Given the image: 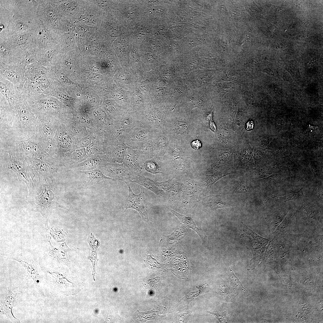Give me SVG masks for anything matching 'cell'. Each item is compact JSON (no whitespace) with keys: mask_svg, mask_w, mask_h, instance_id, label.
<instances>
[{"mask_svg":"<svg viewBox=\"0 0 323 323\" xmlns=\"http://www.w3.org/2000/svg\"><path fill=\"white\" fill-rule=\"evenodd\" d=\"M73 118L80 126L88 130L94 131L96 129L89 116L84 111L78 113Z\"/></svg>","mask_w":323,"mask_h":323,"instance_id":"36","label":"cell"},{"mask_svg":"<svg viewBox=\"0 0 323 323\" xmlns=\"http://www.w3.org/2000/svg\"><path fill=\"white\" fill-rule=\"evenodd\" d=\"M19 293L18 287L11 286L10 285L0 299L1 313L5 316L13 323H20L19 320L14 316L12 311L13 307H15L16 300Z\"/></svg>","mask_w":323,"mask_h":323,"instance_id":"15","label":"cell"},{"mask_svg":"<svg viewBox=\"0 0 323 323\" xmlns=\"http://www.w3.org/2000/svg\"><path fill=\"white\" fill-rule=\"evenodd\" d=\"M153 132L152 127L140 122L116 139L127 147L136 149L144 143L152 139Z\"/></svg>","mask_w":323,"mask_h":323,"instance_id":"8","label":"cell"},{"mask_svg":"<svg viewBox=\"0 0 323 323\" xmlns=\"http://www.w3.org/2000/svg\"><path fill=\"white\" fill-rule=\"evenodd\" d=\"M209 125L210 127L212 130L213 131L215 132L216 130V126L214 123L211 120L210 121Z\"/></svg>","mask_w":323,"mask_h":323,"instance_id":"49","label":"cell"},{"mask_svg":"<svg viewBox=\"0 0 323 323\" xmlns=\"http://www.w3.org/2000/svg\"><path fill=\"white\" fill-rule=\"evenodd\" d=\"M214 201L209 204V207L213 209L217 208H224L227 206L225 204L221 201Z\"/></svg>","mask_w":323,"mask_h":323,"instance_id":"46","label":"cell"},{"mask_svg":"<svg viewBox=\"0 0 323 323\" xmlns=\"http://www.w3.org/2000/svg\"><path fill=\"white\" fill-rule=\"evenodd\" d=\"M221 177V175L218 174L208 176H206V181L208 185H211Z\"/></svg>","mask_w":323,"mask_h":323,"instance_id":"45","label":"cell"},{"mask_svg":"<svg viewBox=\"0 0 323 323\" xmlns=\"http://www.w3.org/2000/svg\"><path fill=\"white\" fill-rule=\"evenodd\" d=\"M108 163L105 154L97 155L89 157L69 169L76 171H89L100 169Z\"/></svg>","mask_w":323,"mask_h":323,"instance_id":"20","label":"cell"},{"mask_svg":"<svg viewBox=\"0 0 323 323\" xmlns=\"http://www.w3.org/2000/svg\"><path fill=\"white\" fill-rule=\"evenodd\" d=\"M8 37L12 46L23 51L33 42V33L10 34Z\"/></svg>","mask_w":323,"mask_h":323,"instance_id":"31","label":"cell"},{"mask_svg":"<svg viewBox=\"0 0 323 323\" xmlns=\"http://www.w3.org/2000/svg\"><path fill=\"white\" fill-rule=\"evenodd\" d=\"M65 124L75 135L78 140L87 136L88 129L79 124L74 118H71Z\"/></svg>","mask_w":323,"mask_h":323,"instance_id":"35","label":"cell"},{"mask_svg":"<svg viewBox=\"0 0 323 323\" xmlns=\"http://www.w3.org/2000/svg\"><path fill=\"white\" fill-rule=\"evenodd\" d=\"M25 76L31 81L49 82L47 68L38 62L26 66Z\"/></svg>","mask_w":323,"mask_h":323,"instance_id":"23","label":"cell"},{"mask_svg":"<svg viewBox=\"0 0 323 323\" xmlns=\"http://www.w3.org/2000/svg\"><path fill=\"white\" fill-rule=\"evenodd\" d=\"M0 34L8 33L7 26L13 13L0 6Z\"/></svg>","mask_w":323,"mask_h":323,"instance_id":"37","label":"cell"},{"mask_svg":"<svg viewBox=\"0 0 323 323\" xmlns=\"http://www.w3.org/2000/svg\"><path fill=\"white\" fill-rule=\"evenodd\" d=\"M37 15L42 21L45 27L51 32L55 31L57 25V18L54 1L38 0Z\"/></svg>","mask_w":323,"mask_h":323,"instance_id":"13","label":"cell"},{"mask_svg":"<svg viewBox=\"0 0 323 323\" xmlns=\"http://www.w3.org/2000/svg\"><path fill=\"white\" fill-rule=\"evenodd\" d=\"M139 156L136 150L127 146L123 163L131 171L138 174H140L142 169L139 164Z\"/></svg>","mask_w":323,"mask_h":323,"instance_id":"27","label":"cell"},{"mask_svg":"<svg viewBox=\"0 0 323 323\" xmlns=\"http://www.w3.org/2000/svg\"><path fill=\"white\" fill-rule=\"evenodd\" d=\"M25 98L36 117L40 115H49L64 124L71 118L66 106L52 95L35 94L27 95Z\"/></svg>","mask_w":323,"mask_h":323,"instance_id":"1","label":"cell"},{"mask_svg":"<svg viewBox=\"0 0 323 323\" xmlns=\"http://www.w3.org/2000/svg\"><path fill=\"white\" fill-rule=\"evenodd\" d=\"M136 150L139 155H147L153 156V155L154 147L152 139L144 143Z\"/></svg>","mask_w":323,"mask_h":323,"instance_id":"41","label":"cell"},{"mask_svg":"<svg viewBox=\"0 0 323 323\" xmlns=\"http://www.w3.org/2000/svg\"><path fill=\"white\" fill-rule=\"evenodd\" d=\"M89 116L96 129L105 130L113 121L110 116H107L106 112L101 109H95L92 112L91 115Z\"/></svg>","mask_w":323,"mask_h":323,"instance_id":"26","label":"cell"},{"mask_svg":"<svg viewBox=\"0 0 323 323\" xmlns=\"http://www.w3.org/2000/svg\"><path fill=\"white\" fill-rule=\"evenodd\" d=\"M139 123L137 113H127L123 115L119 119L113 121L112 124L105 131L112 144L119 136Z\"/></svg>","mask_w":323,"mask_h":323,"instance_id":"9","label":"cell"},{"mask_svg":"<svg viewBox=\"0 0 323 323\" xmlns=\"http://www.w3.org/2000/svg\"><path fill=\"white\" fill-rule=\"evenodd\" d=\"M15 115V113L10 108L6 98L0 94V138L9 135Z\"/></svg>","mask_w":323,"mask_h":323,"instance_id":"17","label":"cell"},{"mask_svg":"<svg viewBox=\"0 0 323 323\" xmlns=\"http://www.w3.org/2000/svg\"><path fill=\"white\" fill-rule=\"evenodd\" d=\"M40 20L37 13H14L9 22L8 33L13 34L33 33Z\"/></svg>","mask_w":323,"mask_h":323,"instance_id":"7","label":"cell"},{"mask_svg":"<svg viewBox=\"0 0 323 323\" xmlns=\"http://www.w3.org/2000/svg\"><path fill=\"white\" fill-rule=\"evenodd\" d=\"M37 118L36 140L50 154L52 144L60 122L54 118L48 115H39Z\"/></svg>","mask_w":323,"mask_h":323,"instance_id":"6","label":"cell"},{"mask_svg":"<svg viewBox=\"0 0 323 323\" xmlns=\"http://www.w3.org/2000/svg\"><path fill=\"white\" fill-rule=\"evenodd\" d=\"M58 50L57 46L53 43L48 44L46 47L40 49L38 62L47 68L53 66L56 60Z\"/></svg>","mask_w":323,"mask_h":323,"instance_id":"24","label":"cell"},{"mask_svg":"<svg viewBox=\"0 0 323 323\" xmlns=\"http://www.w3.org/2000/svg\"><path fill=\"white\" fill-rule=\"evenodd\" d=\"M127 146L116 139L106 149L105 155L110 163H123Z\"/></svg>","mask_w":323,"mask_h":323,"instance_id":"22","label":"cell"},{"mask_svg":"<svg viewBox=\"0 0 323 323\" xmlns=\"http://www.w3.org/2000/svg\"><path fill=\"white\" fill-rule=\"evenodd\" d=\"M130 182H136L146 188L159 196L165 197V192L156 185L154 182L149 178L134 173Z\"/></svg>","mask_w":323,"mask_h":323,"instance_id":"28","label":"cell"},{"mask_svg":"<svg viewBox=\"0 0 323 323\" xmlns=\"http://www.w3.org/2000/svg\"><path fill=\"white\" fill-rule=\"evenodd\" d=\"M37 120L26 98L15 113L11 129L7 138L19 140L36 139Z\"/></svg>","mask_w":323,"mask_h":323,"instance_id":"2","label":"cell"},{"mask_svg":"<svg viewBox=\"0 0 323 323\" xmlns=\"http://www.w3.org/2000/svg\"><path fill=\"white\" fill-rule=\"evenodd\" d=\"M26 67L22 62L16 65H7L0 62V76L13 83L22 92L27 80L25 76Z\"/></svg>","mask_w":323,"mask_h":323,"instance_id":"10","label":"cell"},{"mask_svg":"<svg viewBox=\"0 0 323 323\" xmlns=\"http://www.w3.org/2000/svg\"><path fill=\"white\" fill-rule=\"evenodd\" d=\"M0 6L13 14L37 13L38 0H0Z\"/></svg>","mask_w":323,"mask_h":323,"instance_id":"16","label":"cell"},{"mask_svg":"<svg viewBox=\"0 0 323 323\" xmlns=\"http://www.w3.org/2000/svg\"><path fill=\"white\" fill-rule=\"evenodd\" d=\"M88 158L86 148H81L73 150L62 155L58 160L61 166L69 168Z\"/></svg>","mask_w":323,"mask_h":323,"instance_id":"21","label":"cell"},{"mask_svg":"<svg viewBox=\"0 0 323 323\" xmlns=\"http://www.w3.org/2000/svg\"><path fill=\"white\" fill-rule=\"evenodd\" d=\"M87 241L92 249V258L93 266L94 268L97 261L96 251L98 247L100 245V242L98 239L95 237L94 236L92 233H91V235L89 236Z\"/></svg>","mask_w":323,"mask_h":323,"instance_id":"38","label":"cell"},{"mask_svg":"<svg viewBox=\"0 0 323 323\" xmlns=\"http://www.w3.org/2000/svg\"><path fill=\"white\" fill-rule=\"evenodd\" d=\"M0 150L9 151L25 159H38L52 164L56 161V158L46 151L36 139L19 140L2 138L0 139Z\"/></svg>","mask_w":323,"mask_h":323,"instance_id":"3","label":"cell"},{"mask_svg":"<svg viewBox=\"0 0 323 323\" xmlns=\"http://www.w3.org/2000/svg\"><path fill=\"white\" fill-rule=\"evenodd\" d=\"M4 151L8 153L10 159L11 163L8 165V168L15 171L18 175L19 179L23 181L28 185V180L25 173V159L18 157L9 151Z\"/></svg>","mask_w":323,"mask_h":323,"instance_id":"29","label":"cell"},{"mask_svg":"<svg viewBox=\"0 0 323 323\" xmlns=\"http://www.w3.org/2000/svg\"><path fill=\"white\" fill-rule=\"evenodd\" d=\"M39 50V48L33 41L23 51V57L22 62L26 66L35 62H38Z\"/></svg>","mask_w":323,"mask_h":323,"instance_id":"34","label":"cell"},{"mask_svg":"<svg viewBox=\"0 0 323 323\" xmlns=\"http://www.w3.org/2000/svg\"><path fill=\"white\" fill-rule=\"evenodd\" d=\"M254 127V123L253 121H250L248 122L246 125V128L248 130L252 129Z\"/></svg>","mask_w":323,"mask_h":323,"instance_id":"48","label":"cell"},{"mask_svg":"<svg viewBox=\"0 0 323 323\" xmlns=\"http://www.w3.org/2000/svg\"><path fill=\"white\" fill-rule=\"evenodd\" d=\"M77 172L81 175L86 183L89 185L97 184L105 180L113 179L104 175L100 169L89 171Z\"/></svg>","mask_w":323,"mask_h":323,"instance_id":"32","label":"cell"},{"mask_svg":"<svg viewBox=\"0 0 323 323\" xmlns=\"http://www.w3.org/2000/svg\"><path fill=\"white\" fill-rule=\"evenodd\" d=\"M144 166L148 172L153 174L162 173V169L153 158L147 159L144 162Z\"/></svg>","mask_w":323,"mask_h":323,"instance_id":"39","label":"cell"},{"mask_svg":"<svg viewBox=\"0 0 323 323\" xmlns=\"http://www.w3.org/2000/svg\"><path fill=\"white\" fill-rule=\"evenodd\" d=\"M169 210L178 217L182 223L194 231L199 235L202 242L205 244H207V236L201 229L197 227L191 217L180 214L170 208L169 209Z\"/></svg>","mask_w":323,"mask_h":323,"instance_id":"33","label":"cell"},{"mask_svg":"<svg viewBox=\"0 0 323 323\" xmlns=\"http://www.w3.org/2000/svg\"><path fill=\"white\" fill-rule=\"evenodd\" d=\"M33 38L40 49L46 47L49 43L55 42L51 31L45 27L43 22L40 19L38 27L33 33Z\"/></svg>","mask_w":323,"mask_h":323,"instance_id":"25","label":"cell"},{"mask_svg":"<svg viewBox=\"0 0 323 323\" xmlns=\"http://www.w3.org/2000/svg\"><path fill=\"white\" fill-rule=\"evenodd\" d=\"M8 34H0V62L7 65L20 64L23 61V51L12 46Z\"/></svg>","mask_w":323,"mask_h":323,"instance_id":"11","label":"cell"},{"mask_svg":"<svg viewBox=\"0 0 323 323\" xmlns=\"http://www.w3.org/2000/svg\"><path fill=\"white\" fill-rule=\"evenodd\" d=\"M156 185L164 191L169 192L174 186L175 181L173 179H170L161 182H155Z\"/></svg>","mask_w":323,"mask_h":323,"instance_id":"42","label":"cell"},{"mask_svg":"<svg viewBox=\"0 0 323 323\" xmlns=\"http://www.w3.org/2000/svg\"><path fill=\"white\" fill-rule=\"evenodd\" d=\"M78 141L65 124L60 122L50 154L57 159L62 155L74 150Z\"/></svg>","mask_w":323,"mask_h":323,"instance_id":"5","label":"cell"},{"mask_svg":"<svg viewBox=\"0 0 323 323\" xmlns=\"http://www.w3.org/2000/svg\"><path fill=\"white\" fill-rule=\"evenodd\" d=\"M89 134L87 136L78 141L74 150L81 148H86L92 142L93 138L92 134L89 132Z\"/></svg>","mask_w":323,"mask_h":323,"instance_id":"44","label":"cell"},{"mask_svg":"<svg viewBox=\"0 0 323 323\" xmlns=\"http://www.w3.org/2000/svg\"><path fill=\"white\" fill-rule=\"evenodd\" d=\"M100 169L105 175L125 182H130L134 173L123 163H108Z\"/></svg>","mask_w":323,"mask_h":323,"instance_id":"18","label":"cell"},{"mask_svg":"<svg viewBox=\"0 0 323 323\" xmlns=\"http://www.w3.org/2000/svg\"><path fill=\"white\" fill-rule=\"evenodd\" d=\"M192 147L195 149H198L201 146V143L198 140L193 141L191 142Z\"/></svg>","mask_w":323,"mask_h":323,"instance_id":"47","label":"cell"},{"mask_svg":"<svg viewBox=\"0 0 323 323\" xmlns=\"http://www.w3.org/2000/svg\"><path fill=\"white\" fill-rule=\"evenodd\" d=\"M88 158L100 154H105L106 150L103 146L92 142L86 148Z\"/></svg>","mask_w":323,"mask_h":323,"instance_id":"40","label":"cell"},{"mask_svg":"<svg viewBox=\"0 0 323 323\" xmlns=\"http://www.w3.org/2000/svg\"><path fill=\"white\" fill-rule=\"evenodd\" d=\"M5 258L16 261L20 264L25 268L28 278L33 280L38 293L41 296L45 297L44 273L40 264L30 255H22V253Z\"/></svg>","mask_w":323,"mask_h":323,"instance_id":"4","label":"cell"},{"mask_svg":"<svg viewBox=\"0 0 323 323\" xmlns=\"http://www.w3.org/2000/svg\"><path fill=\"white\" fill-rule=\"evenodd\" d=\"M35 204L36 209L40 213L44 220L46 230H48V220L49 216L55 207L54 202V194L52 191L45 189Z\"/></svg>","mask_w":323,"mask_h":323,"instance_id":"19","label":"cell"},{"mask_svg":"<svg viewBox=\"0 0 323 323\" xmlns=\"http://www.w3.org/2000/svg\"><path fill=\"white\" fill-rule=\"evenodd\" d=\"M125 183L128 188L129 193L124 205L125 211L130 208L135 209L139 212L144 220L148 221V202L147 195L142 188L139 194H135L128 182Z\"/></svg>","mask_w":323,"mask_h":323,"instance_id":"14","label":"cell"},{"mask_svg":"<svg viewBox=\"0 0 323 323\" xmlns=\"http://www.w3.org/2000/svg\"><path fill=\"white\" fill-rule=\"evenodd\" d=\"M0 93L6 98L10 107L15 113L25 99L22 91L14 85L0 76Z\"/></svg>","mask_w":323,"mask_h":323,"instance_id":"12","label":"cell"},{"mask_svg":"<svg viewBox=\"0 0 323 323\" xmlns=\"http://www.w3.org/2000/svg\"><path fill=\"white\" fill-rule=\"evenodd\" d=\"M50 85L49 82L31 81L26 80L22 89V92L25 97L35 94H45Z\"/></svg>","mask_w":323,"mask_h":323,"instance_id":"30","label":"cell"},{"mask_svg":"<svg viewBox=\"0 0 323 323\" xmlns=\"http://www.w3.org/2000/svg\"><path fill=\"white\" fill-rule=\"evenodd\" d=\"M301 194V191L294 192L289 195L284 196H279L272 195L276 201L280 202H286L290 200L296 199L298 198Z\"/></svg>","mask_w":323,"mask_h":323,"instance_id":"43","label":"cell"}]
</instances>
